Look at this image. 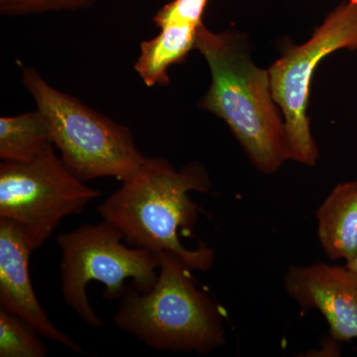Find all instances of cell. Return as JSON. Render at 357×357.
<instances>
[{
	"mask_svg": "<svg viewBox=\"0 0 357 357\" xmlns=\"http://www.w3.org/2000/svg\"><path fill=\"white\" fill-rule=\"evenodd\" d=\"M203 24V23H202ZM199 25L191 23H169L159 28L153 39L140 44V55L135 70L147 86L170 84L168 70L184 62L192 49H196Z\"/></svg>",
	"mask_w": 357,
	"mask_h": 357,
	"instance_id": "11",
	"label": "cell"
},
{
	"mask_svg": "<svg viewBox=\"0 0 357 357\" xmlns=\"http://www.w3.org/2000/svg\"><path fill=\"white\" fill-rule=\"evenodd\" d=\"M211 185L206 169L197 162L178 171L165 159L147 158L98 211L130 245L175 253L192 271H206L215 261L213 248L204 243L185 248L180 236L191 234L198 220V206L189 192H208Z\"/></svg>",
	"mask_w": 357,
	"mask_h": 357,
	"instance_id": "1",
	"label": "cell"
},
{
	"mask_svg": "<svg viewBox=\"0 0 357 357\" xmlns=\"http://www.w3.org/2000/svg\"><path fill=\"white\" fill-rule=\"evenodd\" d=\"M159 258L154 287L141 293L131 286L121 298L117 326L160 351L204 356L225 345L222 312L192 270L175 253L161 251Z\"/></svg>",
	"mask_w": 357,
	"mask_h": 357,
	"instance_id": "3",
	"label": "cell"
},
{
	"mask_svg": "<svg viewBox=\"0 0 357 357\" xmlns=\"http://www.w3.org/2000/svg\"><path fill=\"white\" fill-rule=\"evenodd\" d=\"M196 49L211 74L199 107L225 121L259 172H277L287 160L285 128L272 96L269 70L253 63L238 33L211 32L203 23Z\"/></svg>",
	"mask_w": 357,
	"mask_h": 357,
	"instance_id": "2",
	"label": "cell"
},
{
	"mask_svg": "<svg viewBox=\"0 0 357 357\" xmlns=\"http://www.w3.org/2000/svg\"><path fill=\"white\" fill-rule=\"evenodd\" d=\"M22 83L43 114L53 145L66 167L79 180L132 176L147 157L136 146L132 132L50 86L36 70L21 67Z\"/></svg>",
	"mask_w": 357,
	"mask_h": 357,
	"instance_id": "4",
	"label": "cell"
},
{
	"mask_svg": "<svg viewBox=\"0 0 357 357\" xmlns=\"http://www.w3.org/2000/svg\"><path fill=\"white\" fill-rule=\"evenodd\" d=\"M284 288L301 309L317 310L325 317L333 340L357 338L356 271L326 263L290 266Z\"/></svg>",
	"mask_w": 357,
	"mask_h": 357,
	"instance_id": "8",
	"label": "cell"
},
{
	"mask_svg": "<svg viewBox=\"0 0 357 357\" xmlns=\"http://www.w3.org/2000/svg\"><path fill=\"white\" fill-rule=\"evenodd\" d=\"M22 319L0 307V357H45L48 349Z\"/></svg>",
	"mask_w": 357,
	"mask_h": 357,
	"instance_id": "13",
	"label": "cell"
},
{
	"mask_svg": "<svg viewBox=\"0 0 357 357\" xmlns=\"http://www.w3.org/2000/svg\"><path fill=\"white\" fill-rule=\"evenodd\" d=\"M210 0H172L155 14V25L160 28L172 22H187L199 25L206 4Z\"/></svg>",
	"mask_w": 357,
	"mask_h": 357,
	"instance_id": "15",
	"label": "cell"
},
{
	"mask_svg": "<svg viewBox=\"0 0 357 357\" xmlns=\"http://www.w3.org/2000/svg\"><path fill=\"white\" fill-rule=\"evenodd\" d=\"M316 218L319 244L326 256L351 261L357 255V178L335 185Z\"/></svg>",
	"mask_w": 357,
	"mask_h": 357,
	"instance_id": "10",
	"label": "cell"
},
{
	"mask_svg": "<svg viewBox=\"0 0 357 357\" xmlns=\"http://www.w3.org/2000/svg\"><path fill=\"white\" fill-rule=\"evenodd\" d=\"M342 49L357 50V0L340 4L309 41L288 49L268 70L272 96L283 112L287 160L316 165L319 149L307 116L310 89L319 62Z\"/></svg>",
	"mask_w": 357,
	"mask_h": 357,
	"instance_id": "6",
	"label": "cell"
},
{
	"mask_svg": "<svg viewBox=\"0 0 357 357\" xmlns=\"http://www.w3.org/2000/svg\"><path fill=\"white\" fill-rule=\"evenodd\" d=\"M32 252L20 225L0 218V307L22 319L40 337L84 354L79 344L54 326L37 299L29 273Z\"/></svg>",
	"mask_w": 357,
	"mask_h": 357,
	"instance_id": "9",
	"label": "cell"
},
{
	"mask_svg": "<svg viewBox=\"0 0 357 357\" xmlns=\"http://www.w3.org/2000/svg\"><path fill=\"white\" fill-rule=\"evenodd\" d=\"M53 146L27 163L0 164V218L20 225L32 251L63 218L82 213L100 196L70 172Z\"/></svg>",
	"mask_w": 357,
	"mask_h": 357,
	"instance_id": "7",
	"label": "cell"
},
{
	"mask_svg": "<svg viewBox=\"0 0 357 357\" xmlns=\"http://www.w3.org/2000/svg\"><path fill=\"white\" fill-rule=\"evenodd\" d=\"M98 0H0V13L4 16L35 15L77 11L93 6Z\"/></svg>",
	"mask_w": 357,
	"mask_h": 357,
	"instance_id": "14",
	"label": "cell"
},
{
	"mask_svg": "<svg viewBox=\"0 0 357 357\" xmlns=\"http://www.w3.org/2000/svg\"><path fill=\"white\" fill-rule=\"evenodd\" d=\"M345 266L357 272V255L351 260V261L345 263Z\"/></svg>",
	"mask_w": 357,
	"mask_h": 357,
	"instance_id": "16",
	"label": "cell"
},
{
	"mask_svg": "<svg viewBox=\"0 0 357 357\" xmlns=\"http://www.w3.org/2000/svg\"><path fill=\"white\" fill-rule=\"evenodd\" d=\"M50 130L38 109L0 119V158L27 163L52 146Z\"/></svg>",
	"mask_w": 357,
	"mask_h": 357,
	"instance_id": "12",
	"label": "cell"
},
{
	"mask_svg": "<svg viewBox=\"0 0 357 357\" xmlns=\"http://www.w3.org/2000/svg\"><path fill=\"white\" fill-rule=\"evenodd\" d=\"M123 234L112 223L102 220L84 225L58 236L62 253L61 281L66 304L84 323L100 328L102 321L89 304L86 285L91 281L105 285L103 297L121 299L128 290L126 281L141 293L151 290L159 275V253L148 249L129 248Z\"/></svg>",
	"mask_w": 357,
	"mask_h": 357,
	"instance_id": "5",
	"label": "cell"
}]
</instances>
